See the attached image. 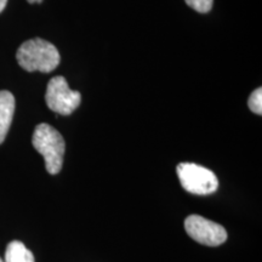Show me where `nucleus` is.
<instances>
[{"instance_id": "nucleus-1", "label": "nucleus", "mask_w": 262, "mask_h": 262, "mask_svg": "<svg viewBox=\"0 0 262 262\" xmlns=\"http://www.w3.org/2000/svg\"><path fill=\"white\" fill-rule=\"evenodd\" d=\"M16 58L25 71H38L41 73H50L56 70L61 61L57 48L41 38L25 41L16 52Z\"/></svg>"}, {"instance_id": "nucleus-5", "label": "nucleus", "mask_w": 262, "mask_h": 262, "mask_svg": "<svg viewBox=\"0 0 262 262\" xmlns=\"http://www.w3.org/2000/svg\"><path fill=\"white\" fill-rule=\"evenodd\" d=\"M185 229L193 241L208 247H219L227 239L224 226L199 215H189L185 220Z\"/></svg>"}, {"instance_id": "nucleus-9", "label": "nucleus", "mask_w": 262, "mask_h": 262, "mask_svg": "<svg viewBox=\"0 0 262 262\" xmlns=\"http://www.w3.org/2000/svg\"><path fill=\"white\" fill-rule=\"evenodd\" d=\"M185 2L189 8L195 10V11L201 12V14H206L211 10L214 0H185Z\"/></svg>"}, {"instance_id": "nucleus-11", "label": "nucleus", "mask_w": 262, "mask_h": 262, "mask_svg": "<svg viewBox=\"0 0 262 262\" xmlns=\"http://www.w3.org/2000/svg\"><path fill=\"white\" fill-rule=\"evenodd\" d=\"M28 3H31V4H40L42 0H27Z\"/></svg>"}, {"instance_id": "nucleus-12", "label": "nucleus", "mask_w": 262, "mask_h": 262, "mask_svg": "<svg viewBox=\"0 0 262 262\" xmlns=\"http://www.w3.org/2000/svg\"><path fill=\"white\" fill-rule=\"evenodd\" d=\"M0 262H4V261H3V260H2V257H0Z\"/></svg>"}, {"instance_id": "nucleus-6", "label": "nucleus", "mask_w": 262, "mask_h": 262, "mask_svg": "<svg viewBox=\"0 0 262 262\" xmlns=\"http://www.w3.org/2000/svg\"><path fill=\"white\" fill-rule=\"evenodd\" d=\"M15 113V97L10 91H0V145L4 142Z\"/></svg>"}, {"instance_id": "nucleus-8", "label": "nucleus", "mask_w": 262, "mask_h": 262, "mask_svg": "<svg viewBox=\"0 0 262 262\" xmlns=\"http://www.w3.org/2000/svg\"><path fill=\"white\" fill-rule=\"evenodd\" d=\"M248 106L250 108V111L255 114L261 116L262 114V89L257 88L256 90H254L249 96L248 100Z\"/></svg>"}, {"instance_id": "nucleus-2", "label": "nucleus", "mask_w": 262, "mask_h": 262, "mask_svg": "<svg viewBox=\"0 0 262 262\" xmlns=\"http://www.w3.org/2000/svg\"><path fill=\"white\" fill-rule=\"evenodd\" d=\"M33 147L44 157L49 173L56 175L63 165L66 143L58 131L49 124L41 123L34 129L32 137Z\"/></svg>"}, {"instance_id": "nucleus-4", "label": "nucleus", "mask_w": 262, "mask_h": 262, "mask_svg": "<svg viewBox=\"0 0 262 262\" xmlns=\"http://www.w3.org/2000/svg\"><path fill=\"white\" fill-rule=\"evenodd\" d=\"M45 101L52 112L61 116H70L79 107L81 95L79 91L70 89V85L64 77L56 75L49 81Z\"/></svg>"}, {"instance_id": "nucleus-10", "label": "nucleus", "mask_w": 262, "mask_h": 262, "mask_svg": "<svg viewBox=\"0 0 262 262\" xmlns=\"http://www.w3.org/2000/svg\"><path fill=\"white\" fill-rule=\"evenodd\" d=\"M6 3H8V0H0V12L5 9Z\"/></svg>"}, {"instance_id": "nucleus-7", "label": "nucleus", "mask_w": 262, "mask_h": 262, "mask_svg": "<svg viewBox=\"0 0 262 262\" xmlns=\"http://www.w3.org/2000/svg\"><path fill=\"white\" fill-rule=\"evenodd\" d=\"M4 262H35L33 253L18 241L10 242L5 250Z\"/></svg>"}, {"instance_id": "nucleus-3", "label": "nucleus", "mask_w": 262, "mask_h": 262, "mask_svg": "<svg viewBox=\"0 0 262 262\" xmlns=\"http://www.w3.org/2000/svg\"><path fill=\"white\" fill-rule=\"evenodd\" d=\"M180 183L193 194L208 195L219 188V180L211 170L194 163H180L176 168Z\"/></svg>"}]
</instances>
